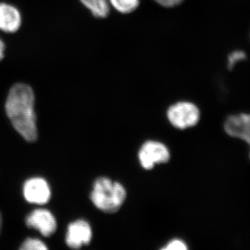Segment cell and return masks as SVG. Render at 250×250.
<instances>
[{
    "label": "cell",
    "mask_w": 250,
    "mask_h": 250,
    "mask_svg": "<svg viewBox=\"0 0 250 250\" xmlns=\"http://www.w3.org/2000/svg\"><path fill=\"white\" fill-rule=\"evenodd\" d=\"M157 4L166 8H172L182 4L184 0H154Z\"/></svg>",
    "instance_id": "9a60e30c"
},
{
    "label": "cell",
    "mask_w": 250,
    "mask_h": 250,
    "mask_svg": "<svg viewBox=\"0 0 250 250\" xmlns=\"http://www.w3.org/2000/svg\"><path fill=\"white\" fill-rule=\"evenodd\" d=\"M188 249L187 243L181 239L171 240L162 250H187Z\"/></svg>",
    "instance_id": "5bb4252c"
},
{
    "label": "cell",
    "mask_w": 250,
    "mask_h": 250,
    "mask_svg": "<svg viewBox=\"0 0 250 250\" xmlns=\"http://www.w3.org/2000/svg\"><path fill=\"white\" fill-rule=\"evenodd\" d=\"M247 54L243 50L233 51L228 59V67L229 69H232L238 62L246 60Z\"/></svg>",
    "instance_id": "4fadbf2b"
},
{
    "label": "cell",
    "mask_w": 250,
    "mask_h": 250,
    "mask_svg": "<svg viewBox=\"0 0 250 250\" xmlns=\"http://www.w3.org/2000/svg\"><path fill=\"white\" fill-rule=\"evenodd\" d=\"M22 24V14L16 6L0 2V31L14 34L21 29Z\"/></svg>",
    "instance_id": "ba28073f"
},
{
    "label": "cell",
    "mask_w": 250,
    "mask_h": 250,
    "mask_svg": "<svg viewBox=\"0 0 250 250\" xmlns=\"http://www.w3.org/2000/svg\"><path fill=\"white\" fill-rule=\"evenodd\" d=\"M21 249L23 250H47V248L45 243L41 241V240L37 239V238H27L22 243Z\"/></svg>",
    "instance_id": "7c38bea8"
},
{
    "label": "cell",
    "mask_w": 250,
    "mask_h": 250,
    "mask_svg": "<svg viewBox=\"0 0 250 250\" xmlns=\"http://www.w3.org/2000/svg\"><path fill=\"white\" fill-rule=\"evenodd\" d=\"M83 6L90 11L94 17L105 18L110 11L108 0H80Z\"/></svg>",
    "instance_id": "30bf717a"
},
{
    "label": "cell",
    "mask_w": 250,
    "mask_h": 250,
    "mask_svg": "<svg viewBox=\"0 0 250 250\" xmlns=\"http://www.w3.org/2000/svg\"><path fill=\"white\" fill-rule=\"evenodd\" d=\"M168 147L157 141H146L140 147L138 157L143 169L150 170L155 165L166 164L170 159Z\"/></svg>",
    "instance_id": "277c9868"
},
{
    "label": "cell",
    "mask_w": 250,
    "mask_h": 250,
    "mask_svg": "<svg viewBox=\"0 0 250 250\" xmlns=\"http://www.w3.org/2000/svg\"><path fill=\"white\" fill-rule=\"evenodd\" d=\"M26 224L29 228L40 231L44 236H50L57 229L54 215L46 209H36L31 212L26 218Z\"/></svg>",
    "instance_id": "52a82bcc"
},
{
    "label": "cell",
    "mask_w": 250,
    "mask_h": 250,
    "mask_svg": "<svg viewBox=\"0 0 250 250\" xmlns=\"http://www.w3.org/2000/svg\"><path fill=\"white\" fill-rule=\"evenodd\" d=\"M108 2L118 12L127 14L139 7L140 0H108Z\"/></svg>",
    "instance_id": "8fae6325"
},
{
    "label": "cell",
    "mask_w": 250,
    "mask_h": 250,
    "mask_svg": "<svg viewBox=\"0 0 250 250\" xmlns=\"http://www.w3.org/2000/svg\"><path fill=\"white\" fill-rule=\"evenodd\" d=\"M1 216H0V228H1Z\"/></svg>",
    "instance_id": "e0dca14e"
},
{
    "label": "cell",
    "mask_w": 250,
    "mask_h": 250,
    "mask_svg": "<svg viewBox=\"0 0 250 250\" xmlns=\"http://www.w3.org/2000/svg\"><path fill=\"white\" fill-rule=\"evenodd\" d=\"M34 104L35 95L30 85L16 83L10 88L5 103L6 114L16 131L29 142L38 138Z\"/></svg>",
    "instance_id": "6da1fadb"
},
{
    "label": "cell",
    "mask_w": 250,
    "mask_h": 250,
    "mask_svg": "<svg viewBox=\"0 0 250 250\" xmlns=\"http://www.w3.org/2000/svg\"><path fill=\"white\" fill-rule=\"evenodd\" d=\"M5 51H6V45H5L4 41L0 37V62L4 58Z\"/></svg>",
    "instance_id": "2e32d148"
},
{
    "label": "cell",
    "mask_w": 250,
    "mask_h": 250,
    "mask_svg": "<svg viewBox=\"0 0 250 250\" xmlns=\"http://www.w3.org/2000/svg\"><path fill=\"white\" fill-rule=\"evenodd\" d=\"M200 116V109L190 102H179L167 108V121L177 129L184 130L196 126Z\"/></svg>",
    "instance_id": "3957f363"
},
{
    "label": "cell",
    "mask_w": 250,
    "mask_h": 250,
    "mask_svg": "<svg viewBox=\"0 0 250 250\" xmlns=\"http://www.w3.org/2000/svg\"><path fill=\"white\" fill-rule=\"evenodd\" d=\"M24 197L27 202L36 205H44L50 199L51 191L45 179L35 177L27 180L23 188Z\"/></svg>",
    "instance_id": "8992f818"
},
{
    "label": "cell",
    "mask_w": 250,
    "mask_h": 250,
    "mask_svg": "<svg viewBox=\"0 0 250 250\" xmlns=\"http://www.w3.org/2000/svg\"><path fill=\"white\" fill-rule=\"evenodd\" d=\"M91 227L84 220H78L69 225L66 235V244L72 249H80L88 245L92 239Z\"/></svg>",
    "instance_id": "5b68a950"
},
{
    "label": "cell",
    "mask_w": 250,
    "mask_h": 250,
    "mask_svg": "<svg viewBox=\"0 0 250 250\" xmlns=\"http://www.w3.org/2000/svg\"><path fill=\"white\" fill-rule=\"evenodd\" d=\"M126 188L120 182L106 177L95 181L90 200L95 207L104 213H116L121 209L126 199Z\"/></svg>",
    "instance_id": "7a4b0ae2"
},
{
    "label": "cell",
    "mask_w": 250,
    "mask_h": 250,
    "mask_svg": "<svg viewBox=\"0 0 250 250\" xmlns=\"http://www.w3.org/2000/svg\"><path fill=\"white\" fill-rule=\"evenodd\" d=\"M224 126L227 134L231 137L244 140L250 147V113L228 117Z\"/></svg>",
    "instance_id": "9c48e42d"
}]
</instances>
